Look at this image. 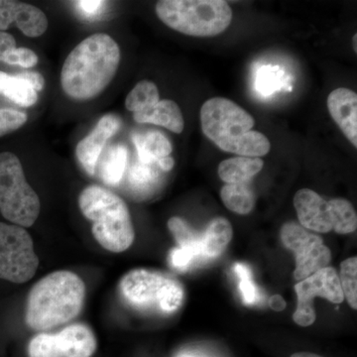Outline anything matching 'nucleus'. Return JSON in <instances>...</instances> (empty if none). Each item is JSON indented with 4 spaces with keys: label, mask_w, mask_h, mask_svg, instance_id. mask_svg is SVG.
I'll return each instance as SVG.
<instances>
[{
    "label": "nucleus",
    "mask_w": 357,
    "mask_h": 357,
    "mask_svg": "<svg viewBox=\"0 0 357 357\" xmlns=\"http://www.w3.org/2000/svg\"><path fill=\"white\" fill-rule=\"evenodd\" d=\"M121 63V49L114 38L98 33L77 45L66 58L61 84L66 95L89 100L112 83Z\"/></svg>",
    "instance_id": "nucleus-1"
},
{
    "label": "nucleus",
    "mask_w": 357,
    "mask_h": 357,
    "mask_svg": "<svg viewBox=\"0 0 357 357\" xmlns=\"http://www.w3.org/2000/svg\"><path fill=\"white\" fill-rule=\"evenodd\" d=\"M86 299V285L79 275L60 270L33 285L26 303L25 321L34 331H47L76 319Z\"/></svg>",
    "instance_id": "nucleus-2"
},
{
    "label": "nucleus",
    "mask_w": 357,
    "mask_h": 357,
    "mask_svg": "<svg viewBox=\"0 0 357 357\" xmlns=\"http://www.w3.org/2000/svg\"><path fill=\"white\" fill-rule=\"evenodd\" d=\"M252 115L225 98L206 100L201 109L202 131L222 151L244 157L265 156L271 143L264 134L253 131Z\"/></svg>",
    "instance_id": "nucleus-3"
},
{
    "label": "nucleus",
    "mask_w": 357,
    "mask_h": 357,
    "mask_svg": "<svg viewBox=\"0 0 357 357\" xmlns=\"http://www.w3.org/2000/svg\"><path fill=\"white\" fill-rule=\"evenodd\" d=\"M81 213L93 222L91 232L102 248L114 253L128 250L134 243L135 231L126 202L114 192L91 185L79 197Z\"/></svg>",
    "instance_id": "nucleus-4"
},
{
    "label": "nucleus",
    "mask_w": 357,
    "mask_h": 357,
    "mask_svg": "<svg viewBox=\"0 0 357 357\" xmlns=\"http://www.w3.org/2000/svg\"><path fill=\"white\" fill-rule=\"evenodd\" d=\"M122 300L135 311L168 316L177 312L185 300V289L171 275L157 270H130L119 283Z\"/></svg>",
    "instance_id": "nucleus-5"
},
{
    "label": "nucleus",
    "mask_w": 357,
    "mask_h": 357,
    "mask_svg": "<svg viewBox=\"0 0 357 357\" xmlns=\"http://www.w3.org/2000/svg\"><path fill=\"white\" fill-rule=\"evenodd\" d=\"M155 10L171 29L198 38L222 34L234 17L231 7L222 0H161Z\"/></svg>",
    "instance_id": "nucleus-6"
},
{
    "label": "nucleus",
    "mask_w": 357,
    "mask_h": 357,
    "mask_svg": "<svg viewBox=\"0 0 357 357\" xmlns=\"http://www.w3.org/2000/svg\"><path fill=\"white\" fill-rule=\"evenodd\" d=\"M41 202L28 184L20 158L11 152L0 153V213L13 225L30 227L38 218Z\"/></svg>",
    "instance_id": "nucleus-7"
},
{
    "label": "nucleus",
    "mask_w": 357,
    "mask_h": 357,
    "mask_svg": "<svg viewBox=\"0 0 357 357\" xmlns=\"http://www.w3.org/2000/svg\"><path fill=\"white\" fill-rule=\"evenodd\" d=\"M300 225L318 234H349L357 229V215L351 202L337 198L326 202L311 189H301L294 197Z\"/></svg>",
    "instance_id": "nucleus-8"
},
{
    "label": "nucleus",
    "mask_w": 357,
    "mask_h": 357,
    "mask_svg": "<svg viewBox=\"0 0 357 357\" xmlns=\"http://www.w3.org/2000/svg\"><path fill=\"white\" fill-rule=\"evenodd\" d=\"M38 266L29 232L20 225L0 222V279L26 283L34 277Z\"/></svg>",
    "instance_id": "nucleus-9"
},
{
    "label": "nucleus",
    "mask_w": 357,
    "mask_h": 357,
    "mask_svg": "<svg viewBox=\"0 0 357 357\" xmlns=\"http://www.w3.org/2000/svg\"><path fill=\"white\" fill-rule=\"evenodd\" d=\"M280 237L283 245L295 255L294 278L298 282L328 267L332 260V252L324 244L323 238L311 230L305 229L300 223H284Z\"/></svg>",
    "instance_id": "nucleus-10"
},
{
    "label": "nucleus",
    "mask_w": 357,
    "mask_h": 357,
    "mask_svg": "<svg viewBox=\"0 0 357 357\" xmlns=\"http://www.w3.org/2000/svg\"><path fill=\"white\" fill-rule=\"evenodd\" d=\"M297 294V307L293 319L298 326H312L316 321L314 301L316 297L324 298L333 304H342L344 301L337 270L326 267L300 281L295 285Z\"/></svg>",
    "instance_id": "nucleus-11"
},
{
    "label": "nucleus",
    "mask_w": 357,
    "mask_h": 357,
    "mask_svg": "<svg viewBox=\"0 0 357 357\" xmlns=\"http://www.w3.org/2000/svg\"><path fill=\"white\" fill-rule=\"evenodd\" d=\"M16 23L20 31L28 37L42 36L48 29L46 14L38 7L13 0H0V32Z\"/></svg>",
    "instance_id": "nucleus-12"
},
{
    "label": "nucleus",
    "mask_w": 357,
    "mask_h": 357,
    "mask_svg": "<svg viewBox=\"0 0 357 357\" xmlns=\"http://www.w3.org/2000/svg\"><path fill=\"white\" fill-rule=\"evenodd\" d=\"M121 128V119L114 114L102 116L91 133L77 145L76 155L89 175H95L96 164L107 140Z\"/></svg>",
    "instance_id": "nucleus-13"
},
{
    "label": "nucleus",
    "mask_w": 357,
    "mask_h": 357,
    "mask_svg": "<svg viewBox=\"0 0 357 357\" xmlns=\"http://www.w3.org/2000/svg\"><path fill=\"white\" fill-rule=\"evenodd\" d=\"M168 229L178 243L170 253L174 268L184 270L195 260L202 257V232L192 229L183 218L174 217L168 222Z\"/></svg>",
    "instance_id": "nucleus-14"
},
{
    "label": "nucleus",
    "mask_w": 357,
    "mask_h": 357,
    "mask_svg": "<svg viewBox=\"0 0 357 357\" xmlns=\"http://www.w3.org/2000/svg\"><path fill=\"white\" fill-rule=\"evenodd\" d=\"M331 116L349 142L357 147V95L349 89L338 88L328 95Z\"/></svg>",
    "instance_id": "nucleus-15"
},
{
    "label": "nucleus",
    "mask_w": 357,
    "mask_h": 357,
    "mask_svg": "<svg viewBox=\"0 0 357 357\" xmlns=\"http://www.w3.org/2000/svg\"><path fill=\"white\" fill-rule=\"evenodd\" d=\"M55 335L61 357H91L98 347L95 333L84 324H73Z\"/></svg>",
    "instance_id": "nucleus-16"
},
{
    "label": "nucleus",
    "mask_w": 357,
    "mask_h": 357,
    "mask_svg": "<svg viewBox=\"0 0 357 357\" xmlns=\"http://www.w3.org/2000/svg\"><path fill=\"white\" fill-rule=\"evenodd\" d=\"M133 119L138 123H152L163 126L177 134L182 133L185 128L182 110L177 102L171 100H160L151 109L133 114Z\"/></svg>",
    "instance_id": "nucleus-17"
},
{
    "label": "nucleus",
    "mask_w": 357,
    "mask_h": 357,
    "mask_svg": "<svg viewBox=\"0 0 357 357\" xmlns=\"http://www.w3.org/2000/svg\"><path fill=\"white\" fill-rule=\"evenodd\" d=\"M234 236L231 223L225 218H213L202 231V257L215 259L225 252Z\"/></svg>",
    "instance_id": "nucleus-18"
},
{
    "label": "nucleus",
    "mask_w": 357,
    "mask_h": 357,
    "mask_svg": "<svg viewBox=\"0 0 357 357\" xmlns=\"http://www.w3.org/2000/svg\"><path fill=\"white\" fill-rule=\"evenodd\" d=\"M263 167L264 161L258 157H232L218 165V174L225 184H243L257 175Z\"/></svg>",
    "instance_id": "nucleus-19"
},
{
    "label": "nucleus",
    "mask_w": 357,
    "mask_h": 357,
    "mask_svg": "<svg viewBox=\"0 0 357 357\" xmlns=\"http://www.w3.org/2000/svg\"><path fill=\"white\" fill-rule=\"evenodd\" d=\"M134 144L137 149L138 158L143 164H152L169 156L173 151L172 144L163 133L151 131L145 135H135Z\"/></svg>",
    "instance_id": "nucleus-20"
},
{
    "label": "nucleus",
    "mask_w": 357,
    "mask_h": 357,
    "mask_svg": "<svg viewBox=\"0 0 357 357\" xmlns=\"http://www.w3.org/2000/svg\"><path fill=\"white\" fill-rule=\"evenodd\" d=\"M225 208L238 215H248L255 206V195L252 190L243 184H225L220 191Z\"/></svg>",
    "instance_id": "nucleus-21"
},
{
    "label": "nucleus",
    "mask_w": 357,
    "mask_h": 357,
    "mask_svg": "<svg viewBox=\"0 0 357 357\" xmlns=\"http://www.w3.org/2000/svg\"><path fill=\"white\" fill-rule=\"evenodd\" d=\"M128 151L123 145H115L110 148L100 165V177L109 185L121 183L128 165Z\"/></svg>",
    "instance_id": "nucleus-22"
},
{
    "label": "nucleus",
    "mask_w": 357,
    "mask_h": 357,
    "mask_svg": "<svg viewBox=\"0 0 357 357\" xmlns=\"http://www.w3.org/2000/svg\"><path fill=\"white\" fill-rule=\"evenodd\" d=\"M160 102L158 88L153 82L141 81L126 96V107L129 112L136 114L151 109Z\"/></svg>",
    "instance_id": "nucleus-23"
},
{
    "label": "nucleus",
    "mask_w": 357,
    "mask_h": 357,
    "mask_svg": "<svg viewBox=\"0 0 357 357\" xmlns=\"http://www.w3.org/2000/svg\"><path fill=\"white\" fill-rule=\"evenodd\" d=\"M0 95H3L11 102L23 107H32L38 100L37 91L16 75L7 76Z\"/></svg>",
    "instance_id": "nucleus-24"
},
{
    "label": "nucleus",
    "mask_w": 357,
    "mask_h": 357,
    "mask_svg": "<svg viewBox=\"0 0 357 357\" xmlns=\"http://www.w3.org/2000/svg\"><path fill=\"white\" fill-rule=\"evenodd\" d=\"M344 299L354 311L357 310V258H347L340 263L338 275Z\"/></svg>",
    "instance_id": "nucleus-25"
},
{
    "label": "nucleus",
    "mask_w": 357,
    "mask_h": 357,
    "mask_svg": "<svg viewBox=\"0 0 357 357\" xmlns=\"http://www.w3.org/2000/svg\"><path fill=\"white\" fill-rule=\"evenodd\" d=\"M28 354L29 357H61L55 333H41L35 335L28 345Z\"/></svg>",
    "instance_id": "nucleus-26"
},
{
    "label": "nucleus",
    "mask_w": 357,
    "mask_h": 357,
    "mask_svg": "<svg viewBox=\"0 0 357 357\" xmlns=\"http://www.w3.org/2000/svg\"><path fill=\"white\" fill-rule=\"evenodd\" d=\"M27 114L16 109H0V137L17 130L27 121Z\"/></svg>",
    "instance_id": "nucleus-27"
},
{
    "label": "nucleus",
    "mask_w": 357,
    "mask_h": 357,
    "mask_svg": "<svg viewBox=\"0 0 357 357\" xmlns=\"http://www.w3.org/2000/svg\"><path fill=\"white\" fill-rule=\"evenodd\" d=\"M234 271L236 272L237 276L241 279V295H243V302L245 304L250 305L255 302L257 294H256V289L255 284L251 280V271L248 266L244 264H239L237 263L234 266Z\"/></svg>",
    "instance_id": "nucleus-28"
},
{
    "label": "nucleus",
    "mask_w": 357,
    "mask_h": 357,
    "mask_svg": "<svg viewBox=\"0 0 357 357\" xmlns=\"http://www.w3.org/2000/svg\"><path fill=\"white\" fill-rule=\"evenodd\" d=\"M38 56L28 48H15L4 57L3 62L22 68H33L38 64Z\"/></svg>",
    "instance_id": "nucleus-29"
},
{
    "label": "nucleus",
    "mask_w": 357,
    "mask_h": 357,
    "mask_svg": "<svg viewBox=\"0 0 357 357\" xmlns=\"http://www.w3.org/2000/svg\"><path fill=\"white\" fill-rule=\"evenodd\" d=\"M155 178L153 171L149 164H139L133 167L129 173V182L134 187H144L145 185L153 182Z\"/></svg>",
    "instance_id": "nucleus-30"
},
{
    "label": "nucleus",
    "mask_w": 357,
    "mask_h": 357,
    "mask_svg": "<svg viewBox=\"0 0 357 357\" xmlns=\"http://www.w3.org/2000/svg\"><path fill=\"white\" fill-rule=\"evenodd\" d=\"M77 8L82 11V13L88 17H93V16L98 15L100 13L103 7H105L107 2L105 1H96V0H88V1H76L75 2Z\"/></svg>",
    "instance_id": "nucleus-31"
},
{
    "label": "nucleus",
    "mask_w": 357,
    "mask_h": 357,
    "mask_svg": "<svg viewBox=\"0 0 357 357\" xmlns=\"http://www.w3.org/2000/svg\"><path fill=\"white\" fill-rule=\"evenodd\" d=\"M16 76L27 82L37 93L44 89V77L38 72H22L20 73V74H16Z\"/></svg>",
    "instance_id": "nucleus-32"
},
{
    "label": "nucleus",
    "mask_w": 357,
    "mask_h": 357,
    "mask_svg": "<svg viewBox=\"0 0 357 357\" xmlns=\"http://www.w3.org/2000/svg\"><path fill=\"white\" fill-rule=\"evenodd\" d=\"M16 48V41L13 35L6 32H0V61L3 59L9 52Z\"/></svg>",
    "instance_id": "nucleus-33"
},
{
    "label": "nucleus",
    "mask_w": 357,
    "mask_h": 357,
    "mask_svg": "<svg viewBox=\"0 0 357 357\" xmlns=\"http://www.w3.org/2000/svg\"><path fill=\"white\" fill-rule=\"evenodd\" d=\"M269 306L275 312H282L286 309V302L280 295H273L270 297Z\"/></svg>",
    "instance_id": "nucleus-34"
},
{
    "label": "nucleus",
    "mask_w": 357,
    "mask_h": 357,
    "mask_svg": "<svg viewBox=\"0 0 357 357\" xmlns=\"http://www.w3.org/2000/svg\"><path fill=\"white\" fill-rule=\"evenodd\" d=\"M157 164H158L160 168H161L164 172H169V171L172 170L174 166H175V160L171 156H167L158 160Z\"/></svg>",
    "instance_id": "nucleus-35"
},
{
    "label": "nucleus",
    "mask_w": 357,
    "mask_h": 357,
    "mask_svg": "<svg viewBox=\"0 0 357 357\" xmlns=\"http://www.w3.org/2000/svg\"><path fill=\"white\" fill-rule=\"evenodd\" d=\"M290 357H324L319 356L317 354H312V352H307V351H301L296 352V354H292Z\"/></svg>",
    "instance_id": "nucleus-36"
},
{
    "label": "nucleus",
    "mask_w": 357,
    "mask_h": 357,
    "mask_svg": "<svg viewBox=\"0 0 357 357\" xmlns=\"http://www.w3.org/2000/svg\"><path fill=\"white\" fill-rule=\"evenodd\" d=\"M7 76H8V74H6V73L1 72V70H0V93H1L2 86H3Z\"/></svg>",
    "instance_id": "nucleus-37"
},
{
    "label": "nucleus",
    "mask_w": 357,
    "mask_h": 357,
    "mask_svg": "<svg viewBox=\"0 0 357 357\" xmlns=\"http://www.w3.org/2000/svg\"><path fill=\"white\" fill-rule=\"evenodd\" d=\"M356 40H357V35H354V51H356V53H357V42H356Z\"/></svg>",
    "instance_id": "nucleus-38"
},
{
    "label": "nucleus",
    "mask_w": 357,
    "mask_h": 357,
    "mask_svg": "<svg viewBox=\"0 0 357 357\" xmlns=\"http://www.w3.org/2000/svg\"><path fill=\"white\" fill-rule=\"evenodd\" d=\"M184 357H187V356H184Z\"/></svg>",
    "instance_id": "nucleus-39"
}]
</instances>
